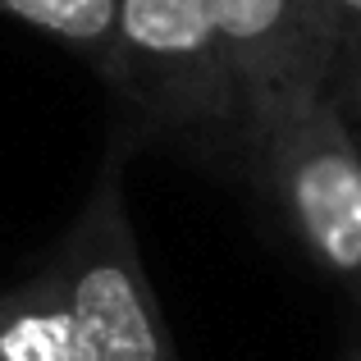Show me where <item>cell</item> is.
Masks as SVG:
<instances>
[{
    "label": "cell",
    "instance_id": "6da1fadb",
    "mask_svg": "<svg viewBox=\"0 0 361 361\" xmlns=\"http://www.w3.org/2000/svg\"><path fill=\"white\" fill-rule=\"evenodd\" d=\"M119 137L238 178L243 106L206 0H119L101 73Z\"/></svg>",
    "mask_w": 361,
    "mask_h": 361
},
{
    "label": "cell",
    "instance_id": "30bf717a",
    "mask_svg": "<svg viewBox=\"0 0 361 361\" xmlns=\"http://www.w3.org/2000/svg\"><path fill=\"white\" fill-rule=\"evenodd\" d=\"M353 128H357V142H361V123H353Z\"/></svg>",
    "mask_w": 361,
    "mask_h": 361
},
{
    "label": "cell",
    "instance_id": "8992f818",
    "mask_svg": "<svg viewBox=\"0 0 361 361\" xmlns=\"http://www.w3.org/2000/svg\"><path fill=\"white\" fill-rule=\"evenodd\" d=\"M115 5L119 0H0V18L23 23L82 55L101 78L115 46Z\"/></svg>",
    "mask_w": 361,
    "mask_h": 361
},
{
    "label": "cell",
    "instance_id": "7a4b0ae2",
    "mask_svg": "<svg viewBox=\"0 0 361 361\" xmlns=\"http://www.w3.org/2000/svg\"><path fill=\"white\" fill-rule=\"evenodd\" d=\"M128 151L133 147L115 133L78 215L42 265L60 283L92 361H183L128 220Z\"/></svg>",
    "mask_w": 361,
    "mask_h": 361
},
{
    "label": "cell",
    "instance_id": "277c9868",
    "mask_svg": "<svg viewBox=\"0 0 361 361\" xmlns=\"http://www.w3.org/2000/svg\"><path fill=\"white\" fill-rule=\"evenodd\" d=\"M243 106V156L261 133L329 92V51L320 0H206ZM243 174V169H238Z\"/></svg>",
    "mask_w": 361,
    "mask_h": 361
},
{
    "label": "cell",
    "instance_id": "9c48e42d",
    "mask_svg": "<svg viewBox=\"0 0 361 361\" xmlns=\"http://www.w3.org/2000/svg\"><path fill=\"white\" fill-rule=\"evenodd\" d=\"M353 307H357V320H361V293H353ZM348 361H361V334H357V348L348 353Z\"/></svg>",
    "mask_w": 361,
    "mask_h": 361
},
{
    "label": "cell",
    "instance_id": "ba28073f",
    "mask_svg": "<svg viewBox=\"0 0 361 361\" xmlns=\"http://www.w3.org/2000/svg\"><path fill=\"white\" fill-rule=\"evenodd\" d=\"M329 97H334V106L343 110L353 123H361V60L353 69H343L334 82H329Z\"/></svg>",
    "mask_w": 361,
    "mask_h": 361
},
{
    "label": "cell",
    "instance_id": "8fae6325",
    "mask_svg": "<svg viewBox=\"0 0 361 361\" xmlns=\"http://www.w3.org/2000/svg\"><path fill=\"white\" fill-rule=\"evenodd\" d=\"M357 293H361V288H357Z\"/></svg>",
    "mask_w": 361,
    "mask_h": 361
},
{
    "label": "cell",
    "instance_id": "52a82bcc",
    "mask_svg": "<svg viewBox=\"0 0 361 361\" xmlns=\"http://www.w3.org/2000/svg\"><path fill=\"white\" fill-rule=\"evenodd\" d=\"M320 14H325L329 51H334V69H329V82H334L361 60V0H320Z\"/></svg>",
    "mask_w": 361,
    "mask_h": 361
},
{
    "label": "cell",
    "instance_id": "5b68a950",
    "mask_svg": "<svg viewBox=\"0 0 361 361\" xmlns=\"http://www.w3.org/2000/svg\"><path fill=\"white\" fill-rule=\"evenodd\" d=\"M0 361H92L46 265L0 288Z\"/></svg>",
    "mask_w": 361,
    "mask_h": 361
},
{
    "label": "cell",
    "instance_id": "3957f363",
    "mask_svg": "<svg viewBox=\"0 0 361 361\" xmlns=\"http://www.w3.org/2000/svg\"><path fill=\"white\" fill-rule=\"evenodd\" d=\"M238 178L274 206L320 274L348 293L361 288V142L329 92L261 133Z\"/></svg>",
    "mask_w": 361,
    "mask_h": 361
}]
</instances>
